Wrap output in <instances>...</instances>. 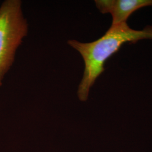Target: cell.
Listing matches in <instances>:
<instances>
[{
    "mask_svg": "<svg viewBox=\"0 0 152 152\" xmlns=\"http://www.w3.org/2000/svg\"><path fill=\"white\" fill-rule=\"evenodd\" d=\"M144 39H152V26H148L143 30L137 31L131 28L125 23L111 26L102 37L91 42L68 40V44L80 54L85 64L83 74L77 90L78 99L81 102L87 100L91 88L105 70V61L124 44H135Z\"/></svg>",
    "mask_w": 152,
    "mask_h": 152,
    "instance_id": "cell-1",
    "label": "cell"
},
{
    "mask_svg": "<svg viewBox=\"0 0 152 152\" xmlns=\"http://www.w3.org/2000/svg\"><path fill=\"white\" fill-rule=\"evenodd\" d=\"M28 31V24L23 13L22 1H4L0 6V87Z\"/></svg>",
    "mask_w": 152,
    "mask_h": 152,
    "instance_id": "cell-2",
    "label": "cell"
},
{
    "mask_svg": "<svg viewBox=\"0 0 152 152\" xmlns=\"http://www.w3.org/2000/svg\"><path fill=\"white\" fill-rule=\"evenodd\" d=\"M95 3L101 13L112 15L111 26H114L127 23L133 12L152 6V0H96Z\"/></svg>",
    "mask_w": 152,
    "mask_h": 152,
    "instance_id": "cell-3",
    "label": "cell"
}]
</instances>
